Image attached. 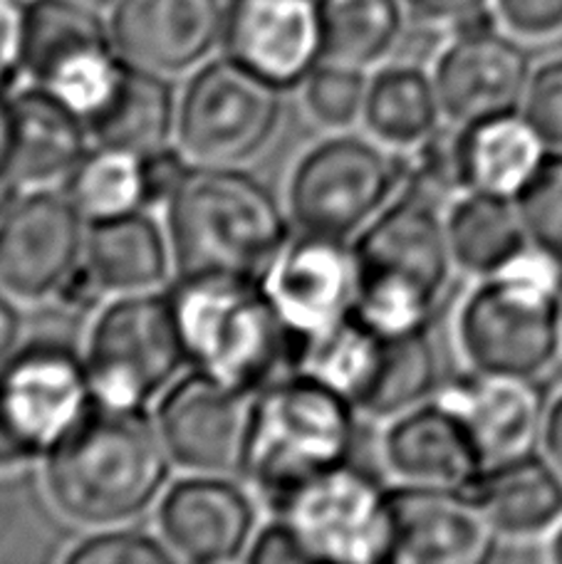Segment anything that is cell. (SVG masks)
Masks as SVG:
<instances>
[{"label":"cell","mask_w":562,"mask_h":564,"mask_svg":"<svg viewBox=\"0 0 562 564\" xmlns=\"http://www.w3.org/2000/svg\"><path fill=\"white\" fill-rule=\"evenodd\" d=\"M43 460L55 510L87 528L125 525L142 516L162 498L172 470L147 409L99 401Z\"/></svg>","instance_id":"obj_1"},{"label":"cell","mask_w":562,"mask_h":564,"mask_svg":"<svg viewBox=\"0 0 562 564\" xmlns=\"http://www.w3.org/2000/svg\"><path fill=\"white\" fill-rule=\"evenodd\" d=\"M359 436L353 401L325 381L290 371L250 399L238 476L280 516L310 480L353 463Z\"/></svg>","instance_id":"obj_2"},{"label":"cell","mask_w":562,"mask_h":564,"mask_svg":"<svg viewBox=\"0 0 562 564\" xmlns=\"http://www.w3.org/2000/svg\"><path fill=\"white\" fill-rule=\"evenodd\" d=\"M166 234L179 275L256 280L293 236L263 181L218 164L188 166L166 204Z\"/></svg>","instance_id":"obj_3"},{"label":"cell","mask_w":562,"mask_h":564,"mask_svg":"<svg viewBox=\"0 0 562 564\" xmlns=\"http://www.w3.org/2000/svg\"><path fill=\"white\" fill-rule=\"evenodd\" d=\"M353 256L359 319L385 335L431 329L456 268L436 204L397 194L359 230Z\"/></svg>","instance_id":"obj_4"},{"label":"cell","mask_w":562,"mask_h":564,"mask_svg":"<svg viewBox=\"0 0 562 564\" xmlns=\"http://www.w3.org/2000/svg\"><path fill=\"white\" fill-rule=\"evenodd\" d=\"M186 365L253 397L288 375L290 339L256 278L179 275L169 290Z\"/></svg>","instance_id":"obj_5"},{"label":"cell","mask_w":562,"mask_h":564,"mask_svg":"<svg viewBox=\"0 0 562 564\" xmlns=\"http://www.w3.org/2000/svg\"><path fill=\"white\" fill-rule=\"evenodd\" d=\"M456 339L471 369L543 375L562 349V265L528 246L480 278L458 307Z\"/></svg>","instance_id":"obj_6"},{"label":"cell","mask_w":562,"mask_h":564,"mask_svg":"<svg viewBox=\"0 0 562 564\" xmlns=\"http://www.w3.org/2000/svg\"><path fill=\"white\" fill-rule=\"evenodd\" d=\"M97 404L85 355L40 337L0 361V470L45 458Z\"/></svg>","instance_id":"obj_7"},{"label":"cell","mask_w":562,"mask_h":564,"mask_svg":"<svg viewBox=\"0 0 562 564\" xmlns=\"http://www.w3.org/2000/svg\"><path fill=\"white\" fill-rule=\"evenodd\" d=\"M85 361L95 399L112 409H147L186 365L169 292L117 295L87 332Z\"/></svg>","instance_id":"obj_8"},{"label":"cell","mask_w":562,"mask_h":564,"mask_svg":"<svg viewBox=\"0 0 562 564\" xmlns=\"http://www.w3.org/2000/svg\"><path fill=\"white\" fill-rule=\"evenodd\" d=\"M401 188L397 149L357 134H337L305 151L288 184V206L305 234L355 236Z\"/></svg>","instance_id":"obj_9"},{"label":"cell","mask_w":562,"mask_h":564,"mask_svg":"<svg viewBox=\"0 0 562 564\" xmlns=\"http://www.w3.org/2000/svg\"><path fill=\"white\" fill-rule=\"evenodd\" d=\"M283 93L230 55L198 65L179 97V144L198 164H246L273 144Z\"/></svg>","instance_id":"obj_10"},{"label":"cell","mask_w":562,"mask_h":564,"mask_svg":"<svg viewBox=\"0 0 562 564\" xmlns=\"http://www.w3.org/2000/svg\"><path fill=\"white\" fill-rule=\"evenodd\" d=\"M125 65L97 8L83 0L25 6V73L85 122L112 97Z\"/></svg>","instance_id":"obj_11"},{"label":"cell","mask_w":562,"mask_h":564,"mask_svg":"<svg viewBox=\"0 0 562 564\" xmlns=\"http://www.w3.org/2000/svg\"><path fill=\"white\" fill-rule=\"evenodd\" d=\"M280 516L295 528L310 560L391 562L389 488L355 460L310 480Z\"/></svg>","instance_id":"obj_12"},{"label":"cell","mask_w":562,"mask_h":564,"mask_svg":"<svg viewBox=\"0 0 562 564\" xmlns=\"http://www.w3.org/2000/svg\"><path fill=\"white\" fill-rule=\"evenodd\" d=\"M258 282L290 339L293 369L300 349L353 315V246L343 238L300 230L278 250Z\"/></svg>","instance_id":"obj_13"},{"label":"cell","mask_w":562,"mask_h":564,"mask_svg":"<svg viewBox=\"0 0 562 564\" xmlns=\"http://www.w3.org/2000/svg\"><path fill=\"white\" fill-rule=\"evenodd\" d=\"M85 216L65 191H25L0 216V288L28 302L55 295L85 260Z\"/></svg>","instance_id":"obj_14"},{"label":"cell","mask_w":562,"mask_h":564,"mask_svg":"<svg viewBox=\"0 0 562 564\" xmlns=\"http://www.w3.org/2000/svg\"><path fill=\"white\" fill-rule=\"evenodd\" d=\"M389 502L391 562L484 564L498 555V530L468 490L401 482Z\"/></svg>","instance_id":"obj_15"},{"label":"cell","mask_w":562,"mask_h":564,"mask_svg":"<svg viewBox=\"0 0 562 564\" xmlns=\"http://www.w3.org/2000/svg\"><path fill=\"white\" fill-rule=\"evenodd\" d=\"M250 399L196 369L176 379L159 397L154 414L174 466L191 473H238Z\"/></svg>","instance_id":"obj_16"},{"label":"cell","mask_w":562,"mask_h":564,"mask_svg":"<svg viewBox=\"0 0 562 564\" xmlns=\"http://www.w3.org/2000/svg\"><path fill=\"white\" fill-rule=\"evenodd\" d=\"M530 75L528 50L496 28L454 33L434 67L441 109L461 127L516 115L523 107Z\"/></svg>","instance_id":"obj_17"},{"label":"cell","mask_w":562,"mask_h":564,"mask_svg":"<svg viewBox=\"0 0 562 564\" xmlns=\"http://www.w3.org/2000/svg\"><path fill=\"white\" fill-rule=\"evenodd\" d=\"M256 500L224 473H196L159 498L156 525L176 560L218 564L246 557L256 535Z\"/></svg>","instance_id":"obj_18"},{"label":"cell","mask_w":562,"mask_h":564,"mask_svg":"<svg viewBox=\"0 0 562 564\" xmlns=\"http://www.w3.org/2000/svg\"><path fill=\"white\" fill-rule=\"evenodd\" d=\"M434 399L464 423L486 468L536 451L543 438L550 399L540 377L471 369L444 381Z\"/></svg>","instance_id":"obj_19"},{"label":"cell","mask_w":562,"mask_h":564,"mask_svg":"<svg viewBox=\"0 0 562 564\" xmlns=\"http://www.w3.org/2000/svg\"><path fill=\"white\" fill-rule=\"evenodd\" d=\"M226 55L280 89L303 87L323 63L317 0H230Z\"/></svg>","instance_id":"obj_20"},{"label":"cell","mask_w":562,"mask_h":564,"mask_svg":"<svg viewBox=\"0 0 562 564\" xmlns=\"http://www.w3.org/2000/svg\"><path fill=\"white\" fill-rule=\"evenodd\" d=\"M224 28L220 0H117L109 20L117 53L166 77L204 65Z\"/></svg>","instance_id":"obj_21"},{"label":"cell","mask_w":562,"mask_h":564,"mask_svg":"<svg viewBox=\"0 0 562 564\" xmlns=\"http://www.w3.org/2000/svg\"><path fill=\"white\" fill-rule=\"evenodd\" d=\"M379 446L385 466L401 482L471 492L486 470L464 423L436 399L389 419Z\"/></svg>","instance_id":"obj_22"},{"label":"cell","mask_w":562,"mask_h":564,"mask_svg":"<svg viewBox=\"0 0 562 564\" xmlns=\"http://www.w3.org/2000/svg\"><path fill=\"white\" fill-rule=\"evenodd\" d=\"M15 141L10 171L30 188L57 184L89 151L87 122L43 87L13 95Z\"/></svg>","instance_id":"obj_23"},{"label":"cell","mask_w":562,"mask_h":564,"mask_svg":"<svg viewBox=\"0 0 562 564\" xmlns=\"http://www.w3.org/2000/svg\"><path fill=\"white\" fill-rule=\"evenodd\" d=\"M471 496L498 535L538 538L562 522V473L536 451L488 466Z\"/></svg>","instance_id":"obj_24"},{"label":"cell","mask_w":562,"mask_h":564,"mask_svg":"<svg viewBox=\"0 0 562 564\" xmlns=\"http://www.w3.org/2000/svg\"><path fill=\"white\" fill-rule=\"evenodd\" d=\"M85 263L112 295L149 292L174 265L169 234L144 210L89 220Z\"/></svg>","instance_id":"obj_25"},{"label":"cell","mask_w":562,"mask_h":564,"mask_svg":"<svg viewBox=\"0 0 562 564\" xmlns=\"http://www.w3.org/2000/svg\"><path fill=\"white\" fill-rule=\"evenodd\" d=\"M179 124V97L166 75L125 65L112 97L89 119V137L99 147H115L132 154L172 144Z\"/></svg>","instance_id":"obj_26"},{"label":"cell","mask_w":562,"mask_h":564,"mask_svg":"<svg viewBox=\"0 0 562 564\" xmlns=\"http://www.w3.org/2000/svg\"><path fill=\"white\" fill-rule=\"evenodd\" d=\"M444 220L454 263L471 275H494L530 246L516 198L466 191Z\"/></svg>","instance_id":"obj_27"},{"label":"cell","mask_w":562,"mask_h":564,"mask_svg":"<svg viewBox=\"0 0 562 564\" xmlns=\"http://www.w3.org/2000/svg\"><path fill=\"white\" fill-rule=\"evenodd\" d=\"M461 129L468 191L516 198L548 156L543 137L518 112Z\"/></svg>","instance_id":"obj_28"},{"label":"cell","mask_w":562,"mask_h":564,"mask_svg":"<svg viewBox=\"0 0 562 564\" xmlns=\"http://www.w3.org/2000/svg\"><path fill=\"white\" fill-rule=\"evenodd\" d=\"M441 115L434 75L417 63L401 59L369 79L363 119L369 134L389 149L419 144L439 127Z\"/></svg>","instance_id":"obj_29"},{"label":"cell","mask_w":562,"mask_h":564,"mask_svg":"<svg viewBox=\"0 0 562 564\" xmlns=\"http://www.w3.org/2000/svg\"><path fill=\"white\" fill-rule=\"evenodd\" d=\"M441 384V357L431 329L385 335L357 409L369 419H395L436 397Z\"/></svg>","instance_id":"obj_30"},{"label":"cell","mask_w":562,"mask_h":564,"mask_svg":"<svg viewBox=\"0 0 562 564\" xmlns=\"http://www.w3.org/2000/svg\"><path fill=\"white\" fill-rule=\"evenodd\" d=\"M323 25V59L372 67L404 37L401 0H317Z\"/></svg>","instance_id":"obj_31"},{"label":"cell","mask_w":562,"mask_h":564,"mask_svg":"<svg viewBox=\"0 0 562 564\" xmlns=\"http://www.w3.org/2000/svg\"><path fill=\"white\" fill-rule=\"evenodd\" d=\"M65 194L89 220L144 210L142 156L97 144L65 178Z\"/></svg>","instance_id":"obj_32"},{"label":"cell","mask_w":562,"mask_h":564,"mask_svg":"<svg viewBox=\"0 0 562 564\" xmlns=\"http://www.w3.org/2000/svg\"><path fill=\"white\" fill-rule=\"evenodd\" d=\"M401 188L399 194H411L441 204L456 194H466L464 169V129L436 127L426 139L409 149H399Z\"/></svg>","instance_id":"obj_33"},{"label":"cell","mask_w":562,"mask_h":564,"mask_svg":"<svg viewBox=\"0 0 562 564\" xmlns=\"http://www.w3.org/2000/svg\"><path fill=\"white\" fill-rule=\"evenodd\" d=\"M367 85L363 67L323 59L303 83L307 115L325 129L353 127L365 112Z\"/></svg>","instance_id":"obj_34"},{"label":"cell","mask_w":562,"mask_h":564,"mask_svg":"<svg viewBox=\"0 0 562 564\" xmlns=\"http://www.w3.org/2000/svg\"><path fill=\"white\" fill-rule=\"evenodd\" d=\"M530 246L562 265V149L548 151L536 176L516 196Z\"/></svg>","instance_id":"obj_35"},{"label":"cell","mask_w":562,"mask_h":564,"mask_svg":"<svg viewBox=\"0 0 562 564\" xmlns=\"http://www.w3.org/2000/svg\"><path fill=\"white\" fill-rule=\"evenodd\" d=\"M67 564H172L164 540L132 528H102L65 552Z\"/></svg>","instance_id":"obj_36"},{"label":"cell","mask_w":562,"mask_h":564,"mask_svg":"<svg viewBox=\"0 0 562 564\" xmlns=\"http://www.w3.org/2000/svg\"><path fill=\"white\" fill-rule=\"evenodd\" d=\"M523 117L550 149H562V57L533 69L523 99Z\"/></svg>","instance_id":"obj_37"},{"label":"cell","mask_w":562,"mask_h":564,"mask_svg":"<svg viewBox=\"0 0 562 564\" xmlns=\"http://www.w3.org/2000/svg\"><path fill=\"white\" fill-rule=\"evenodd\" d=\"M188 154L184 149H174L172 144L152 151L142 156V176H144V204L147 208L166 206L174 191L182 184L188 171Z\"/></svg>","instance_id":"obj_38"},{"label":"cell","mask_w":562,"mask_h":564,"mask_svg":"<svg viewBox=\"0 0 562 564\" xmlns=\"http://www.w3.org/2000/svg\"><path fill=\"white\" fill-rule=\"evenodd\" d=\"M498 18L523 37L562 33V0H496Z\"/></svg>","instance_id":"obj_39"},{"label":"cell","mask_w":562,"mask_h":564,"mask_svg":"<svg viewBox=\"0 0 562 564\" xmlns=\"http://www.w3.org/2000/svg\"><path fill=\"white\" fill-rule=\"evenodd\" d=\"M25 73V6L0 0V89L10 93Z\"/></svg>","instance_id":"obj_40"},{"label":"cell","mask_w":562,"mask_h":564,"mask_svg":"<svg viewBox=\"0 0 562 564\" xmlns=\"http://www.w3.org/2000/svg\"><path fill=\"white\" fill-rule=\"evenodd\" d=\"M307 560V550L283 516H275L270 525L260 528L246 550V562L250 564H293Z\"/></svg>","instance_id":"obj_41"},{"label":"cell","mask_w":562,"mask_h":564,"mask_svg":"<svg viewBox=\"0 0 562 564\" xmlns=\"http://www.w3.org/2000/svg\"><path fill=\"white\" fill-rule=\"evenodd\" d=\"M102 295H107L105 288L99 285V280L83 260V263H79L73 273L63 280V285L55 290V295L50 300H53L57 307L69 310V312H89L95 310V305L102 300Z\"/></svg>","instance_id":"obj_42"},{"label":"cell","mask_w":562,"mask_h":564,"mask_svg":"<svg viewBox=\"0 0 562 564\" xmlns=\"http://www.w3.org/2000/svg\"><path fill=\"white\" fill-rule=\"evenodd\" d=\"M407 10L421 23L456 25L458 20L486 8V0H401Z\"/></svg>","instance_id":"obj_43"},{"label":"cell","mask_w":562,"mask_h":564,"mask_svg":"<svg viewBox=\"0 0 562 564\" xmlns=\"http://www.w3.org/2000/svg\"><path fill=\"white\" fill-rule=\"evenodd\" d=\"M23 312L18 310L13 295L0 288V361H6L23 341Z\"/></svg>","instance_id":"obj_44"},{"label":"cell","mask_w":562,"mask_h":564,"mask_svg":"<svg viewBox=\"0 0 562 564\" xmlns=\"http://www.w3.org/2000/svg\"><path fill=\"white\" fill-rule=\"evenodd\" d=\"M543 451L545 456L555 463L558 470L562 473V394H558L550 401L548 414H545V426H543Z\"/></svg>","instance_id":"obj_45"},{"label":"cell","mask_w":562,"mask_h":564,"mask_svg":"<svg viewBox=\"0 0 562 564\" xmlns=\"http://www.w3.org/2000/svg\"><path fill=\"white\" fill-rule=\"evenodd\" d=\"M13 141H15L13 95L0 89V174L10 171V159H13ZM10 174H13V171H10Z\"/></svg>","instance_id":"obj_46"},{"label":"cell","mask_w":562,"mask_h":564,"mask_svg":"<svg viewBox=\"0 0 562 564\" xmlns=\"http://www.w3.org/2000/svg\"><path fill=\"white\" fill-rule=\"evenodd\" d=\"M548 557L553 560V562H558V564H562V522H560V528L555 530L553 540H550V552H548Z\"/></svg>","instance_id":"obj_47"},{"label":"cell","mask_w":562,"mask_h":564,"mask_svg":"<svg viewBox=\"0 0 562 564\" xmlns=\"http://www.w3.org/2000/svg\"><path fill=\"white\" fill-rule=\"evenodd\" d=\"M83 3L99 10V8H107V6H117V0H83Z\"/></svg>","instance_id":"obj_48"}]
</instances>
